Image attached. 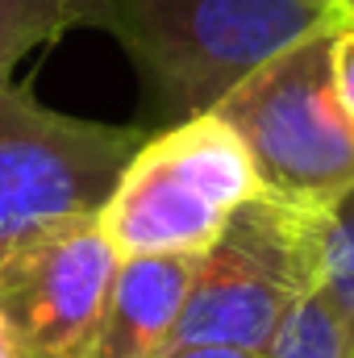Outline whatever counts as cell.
<instances>
[{"mask_svg":"<svg viewBox=\"0 0 354 358\" xmlns=\"http://www.w3.org/2000/svg\"><path fill=\"white\" fill-rule=\"evenodd\" d=\"M338 0H71V25L104 29L134 59L150 113H213L271 55L334 25Z\"/></svg>","mask_w":354,"mask_h":358,"instance_id":"6da1fadb","label":"cell"},{"mask_svg":"<svg viewBox=\"0 0 354 358\" xmlns=\"http://www.w3.org/2000/svg\"><path fill=\"white\" fill-rule=\"evenodd\" d=\"M338 25L283 46L213 108L246 146L263 196L313 213L354 187V121L334 80Z\"/></svg>","mask_w":354,"mask_h":358,"instance_id":"7a4b0ae2","label":"cell"},{"mask_svg":"<svg viewBox=\"0 0 354 358\" xmlns=\"http://www.w3.org/2000/svg\"><path fill=\"white\" fill-rule=\"evenodd\" d=\"M263 187L246 146L217 113L142 138L108 192L100 225L125 255H200Z\"/></svg>","mask_w":354,"mask_h":358,"instance_id":"3957f363","label":"cell"},{"mask_svg":"<svg viewBox=\"0 0 354 358\" xmlns=\"http://www.w3.org/2000/svg\"><path fill=\"white\" fill-rule=\"evenodd\" d=\"M317 292L313 208L275 196L246 200L200 250L176 346H229L267 355L288 313Z\"/></svg>","mask_w":354,"mask_h":358,"instance_id":"277c9868","label":"cell"},{"mask_svg":"<svg viewBox=\"0 0 354 358\" xmlns=\"http://www.w3.org/2000/svg\"><path fill=\"white\" fill-rule=\"evenodd\" d=\"M142 138L138 125L71 117L29 88H0V250L96 217Z\"/></svg>","mask_w":354,"mask_h":358,"instance_id":"5b68a950","label":"cell"},{"mask_svg":"<svg viewBox=\"0 0 354 358\" xmlns=\"http://www.w3.org/2000/svg\"><path fill=\"white\" fill-rule=\"evenodd\" d=\"M117 267L100 213L0 250V329L17 358H92Z\"/></svg>","mask_w":354,"mask_h":358,"instance_id":"8992f818","label":"cell"},{"mask_svg":"<svg viewBox=\"0 0 354 358\" xmlns=\"http://www.w3.org/2000/svg\"><path fill=\"white\" fill-rule=\"evenodd\" d=\"M200 255H125L92 358H167Z\"/></svg>","mask_w":354,"mask_h":358,"instance_id":"52a82bcc","label":"cell"},{"mask_svg":"<svg viewBox=\"0 0 354 358\" xmlns=\"http://www.w3.org/2000/svg\"><path fill=\"white\" fill-rule=\"evenodd\" d=\"M317 238V292L334 308L354 358V187L313 213Z\"/></svg>","mask_w":354,"mask_h":358,"instance_id":"ba28073f","label":"cell"},{"mask_svg":"<svg viewBox=\"0 0 354 358\" xmlns=\"http://www.w3.org/2000/svg\"><path fill=\"white\" fill-rule=\"evenodd\" d=\"M71 29V0H0V88L13 84L17 63Z\"/></svg>","mask_w":354,"mask_h":358,"instance_id":"9c48e42d","label":"cell"},{"mask_svg":"<svg viewBox=\"0 0 354 358\" xmlns=\"http://www.w3.org/2000/svg\"><path fill=\"white\" fill-rule=\"evenodd\" d=\"M263 358H351V346H346V334H342L334 308L325 304V296L309 292L288 313V321L279 325V334Z\"/></svg>","mask_w":354,"mask_h":358,"instance_id":"30bf717a","label":"cell"},{"mask_svg":"<svg viewBox=\"0 0 354 358\" xmlns=\"http://www.w3.org/2000/svg\"><path fill=\"white\" fill-rule=\"evenodd\" d=\"M334 80H338V96L354 121V25L346 21L334 34Z\"/></svg>","mask_w":354,"mask_h":358,"instance_id":"8fae6325","label":"cell"},{"mask_svg":"<svg viewBox=\"0 0 354 358\" xmlns=\"http://www.w3.org/2000/svg\"><path fill=\"white\" fill-rule=\"evenodd\" d=\"M167 358H263L250 350H229V346H176Z\"/></svg>","mask_w":354,"mask_h":358,"instance_id":"7c38bea8","label":"cell"},{"mask_svg":"<svg viewBox=\"0 0 354 358\" xmlns=\"http://www.w3.org/2000/svg\"><path fill=\"white\" fill-rule=\"evenodd\" d=\"M338 17H342L346 25H354V0H338Z\"/></svg>","mask_w":354,"mask_h":358,"instance_id":"4fadbf2b","label":"cell"},{"mask_svg":"<svg viewBox=\"0 0 354 358\" xmlns=\"http://www.w3.org/2000/svg\"><path fill=\"white\" fill-rule=\"evenodd\" d=\"M0 358H17V350H13L8 338H4V329H0Z\"/></svg>","mask_w":354,"mask_h":358,"instance_id":"5bb4252c","label":"cell"}]
</instances>
